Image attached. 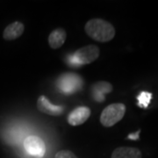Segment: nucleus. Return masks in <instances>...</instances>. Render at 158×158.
I'll list each match as a JSON object with an SVG mask.
<instances>
[{
    "mask_svg": "<svg viewBox=\"0 0 158 158\" xmlns=\"http://www.w3.org/2000/svg\"><path fill=\"white\" fill-rule=\"evenodd\" d=\"M55 158H78L70 150H61L58 151Z\"/></svg>",
    "mask_w": 158,
    "mask_h": 158,
    "instance_id": "nucleus-13",
    "label": "nucleus"
},
{
    "mask_svg": "<svg viewBox=\"0 0 158 158\" xmlns=\"http://www.w3.org/2000/svg\"><path fill=\"white\" fill-rule=\"evenodd\" d=\"M59 90L66 94H72L82 89L83 79L75 73H63L57 80Z\"/></svg>",
    "mask_w": 158,
    "mask_h": 158,
    "instance_id": "nucleus-3",
    "label": "nucleus"
},
{
    "mask_svg": "<svg viewBox=\"0 0 158 158\" xmlns=\"http://www.w3.org/2000/svg\"><path fill=\"white\" fill-rule=\"evenodd\" d=\"M100 55L99 48L95 45L85 46L74 53L73 61L75 65L90 64L96 61Z\"/></svg>",
    "mask_w": 158,
    "mask_h": 158,
    "instance_id": "nucleus-4",
    "label": "nucleus"
},
{
    "mask_svg": "<svg viewBox=\"0 0 158 158\" xmlns=\"http://www.w3.org/2000/svg\"><path fill=\"white\" fill-rule=\"evenodd\" d=\"M85 33L98 42H108L114 38L115 28L111 23L102 19H91L85 24Z\"/></svg>",
    "mask_w": 158,
    "mask_h": 158,
    "instance_id": "nucleus-1",
    "label": "nucleus"
},
{
    "mask_svg": "<svg viewBox=\"0 0 158 158\" xmlns=\"http://www.w3.org/2000/svg\"><path fill=\"white\" fill-rule=\"evenodd\" d=\"M37 108L40 112L50 116H60L64 112L63 106L53 105L44 95L39 97L37 100Z\"/></svg>",
    "mask_w": 158,
    "mask_h": 158,
    "instance_id": "nucleus-6",
    "label": "nucleus"
},
{
    "mask_svg": "<svg viewBox=\"0 0 158 158\" xmlns=\"http://www.w3.org/2000/svg\"><path fill=\"white\" fill-rule=\"evenodd\" d=\"M113 90V85L106 82H99L93 86L92 91L94 98L97 99L98 101L104 100L103 96L106 93H109Z\"/></svg>",
    "mask_w": 158,
    "mask_h": 158,
    "instance_id": "nucleus-11",
    "label": "nucleus"
},
{
    "mask_svg": "<svg viewBox=\"0 0 158 158\" xmlns=\"http://www.w3.org/2000/svg\"><path fill=\"white\" fill-rule=\"evenodd\" d=\"M25 31V26L23 23L19 21L11 23L6 27L4 33H3V38L6 40H14L19 38Z\"/></svg>",
    "mask_w": 158,
    "mask_h": 158,
    "instance_id": "nucleus-8",
    "label": "nucleus"
},
{
    "mask_svg": "<svg viewBox=\"0 0 158 158\" xmlns=\"http://www.w3.org/2000/svg\"><path fill=\"white\" fill-rule=\"evenodd\" d=\"M67 38L66 31L62 28H56L53 30L48 36V44L53 49L60 48L65 42Z\"/></svg>",
    "mask_w": 158,
    "mask_h": 158,
    "instance_id": "nucleus-9",
    "label": "nucleus"
},
{
    "mask_svg": "<svg viewBox=\"0 0 158 158\" xmlns=\"http://www.w3.org/2000/svg\"><path fill=\"white\" fill-rule=\"evenodd\" d=\"M138 98V105L141 106V107L146 108L148 106L149 102L152 98V94L147 92V91H142L140 93V95L137 97Z\"/></svg>",
    "mask_w": 158,
    "mask_h": 158,
    "instance_id": "nucleus-12",
    "label": "nucleus"
},
{
    "mask_svg": "<svg viewBox=\"0 0 158 158\" xmlns=\"http://www.w3.org/2000/svg\"><path fill=\"white\" fill-rule=\"evenodd\" d=\"M24 148L27 150V152L32 156L41 157L45 155V143L41 138L36 135L27 137L24 141Z\"/></svg>",
    "mask_w": 158,
    "mask_h": 158,
    "instance_id": "nucleus-5",
    "label": "nucleus"
},
{
    "mask_svg": "<svg viewBox=\"0 0 158 158\" xmlns=\"http://www.w3.org/2000/svg\"><path fill=\"white\" fill-rule=\"evenodd\" d=\"M90 108L86 107V106H80V107L75 108L69 113L67 120L70 126L77 127V126L84 124L85 121L90 118Z\"/></svg>",
    "mask_w": 158,
    "mask_h": 158,
    "instance_id": "nucleus-7",
    "label": "nucleus"
},
{
    "mask_svg": "<svg viewBox=\"0 0 158 158\" xmlns=\"http://www.w3.org/2000/svg\"><path fill=\"white\" fill-rule=\"evenodd\" d=\"M111 158H141V152L136 148L119 147L113 150Z\"/></svg>",
    "mask_w": 158,
    "mask_h": 158,
    "instance_id": "nucleus-10",
    "label": "nucleus"
},
{
    "mask_svg": "<svg viewBox=\"0 0 158 158\" xmlns=\"http://www.w3.org/2000/svg\"><path fill=\"white\" fill-rule=\"evenodd\" d=\"M139 134H140V130H139L138 132H136L135 134L129 135H128V138H129V139H132V140H137V139H139Z\"/></svg>",
    "mask_w": 158,
    "mask_h": 158,
    "instance_id": "nucleus-14",
    "label": "nucleus"
},
{
    "mask_svg": "<svg viewBox=\"0 0 158 158\" xmlns=\"http://www.w3.org/2000/svg\"><path fill=\"white\" fill-rule=\"evenodd\" d=\"M126 106L122 103L109 105L103 110L100 115V123L106 127H113L124 117Z\"/></svg>",
    "mask_w": 158,
    "mask_h": 158,
    "instance_id": "nucleus-2",
    "label": "nucleus"
}]
</instances>
